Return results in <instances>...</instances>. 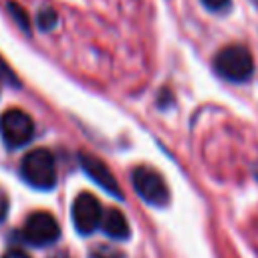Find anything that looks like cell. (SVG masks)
<instances>
[{"mask_svg": "<svg viewBox=\"0 0 258 258\" xmlns=\"http://www.w3.org/2000/svg\"><path fill=\"white\" fill-rule=\"evenodd\" d=\"M200 2L212 12H220V10H226L230 6V0H200Z\"/></svg>", "mask_w": 258, "mask_h": 258, "instance_id": "7c38bea8", "label": "cell"}, {"mask_svg": "<svg viewBox=\"0 0 258 258\" xmlns=\"http://www.w3.org/2000/svg\"><path fill=\"white\" fill-rule=\"evenodd\" d=\"M22 236L28 244L32 246H48L58 240L60 236V226L54 220L52 214L48 212H34L26 218Z\"/></svg>", "mask_w": 258, "mask_h": 258, "instance_id": "5b68a950", "label": "cell"}, {"mask_svg": "<svg viewBox=\"0 0 258 258\" xmlns=\"http://www.w3.org/2000/svg\"><path fill=\"white\" fill-rule=\"evenodd\" d=\"M6 214H8V200H6L4 191L0 189V222H4Z\"/></svg>", "mask_w": 258, "mask_h": 258, "instance_id": "5bb4252c", "label": "cell"}, {"mask_svg": "<svg viewBox=\"0 0 258 258\" xmlns=\"http://www.w3.org/2000/svg\"><path fill=\"white\" fill-rule=\"evenodd\" d=\"M34 135V123L22 109H8L0 117V137L6 147L16 149L26 145Z\"/></svg>", "mask_w": 258, "mask_h": 258, "instance_id": "3957f363", "label": "cell"}, {"mask_svg": "<svg viewBox=\"0 0 258 258\" xmlns=\"http://www.w3.org/2000/svg\"><path fill=\"white\" fill-rule=\"evenodd\" d=\"M36 24L40 30H52L56 26V12L52 8H42L36 16Z\"/></svg>", "mask_w": 258, "mask_h": 258, "instance_id": "9c48e42d", "label": "cell"}, {"mask_svg": "<svg viewBox=\"0 0 258 258\" xmlns=\"http://www.w3.org/2000/svg\"><path fill=\"white\" fill-rule=\"evenodd\" d=\"M8 10H10L12 18L18 22V26H20L24 32H30V22H28V16H26L24 8H20L16 2H10V4H8Z\"/></svg>", "mask_w": 258, "mask_h": 258, "instance_id": "30bf717a", "label": "cell"}, {"mask_svg": "<svg viewBox=\"0 0 258 258\" xmlns=\"http://www.w3.org/2000/svg\"><path fill=\"white\" fill-rule=\"evenodd\" d=\"M2 258H30L26 252H22V250H18V248H14V250H8V252H4L2 254Z\"/></svg>", "mask_w": 258, "mask_h": 258, "instance_id": "9a60e30c", "label": "cell"}, {"mask_svg": "<svg viewBox=\"0 0 258 258\" xmlns=\"http://www.w3.org/2000/svg\"><path fill=\"white\" fill-rule=\"evenodd\" d=\"M254 173H256V177H258V165H256V169H254Z\"/></svg>", "mask_w": 258, "mask_h": 258, "instance_id": "e0dca14e", "label": "cell"}, {"mask_svg": "<svg viewBox=\"0 0 258 258\" xmlns=\"http://www.w3.org/2000/svg\"><path fill=\"white\" fill-rule=\"evenodd\" d=\"M131 181H133L135 191H137L147 204L157 206V208L167 206V202H169V189H167L163 177H161L157 171H153L151 167L139 165V167L133 169Z\"/></svg>", "mask_w": 258, "mask_h": 258, "instance_id": "277c9868", "label": "cell"}, {"mask_svg": "<svg viewBox=\"0 0 258 258\" xmlns=\"http://www.w3.org/2000/svg\"><path fill=\"white\" fill-rule=\"evenodd\" d=\"M214 69L226 81L244 83L254 73V58H252V54H250V50L246 46H242V44H230V46H224L216 54Z\"/></svg>", "mask_w": 258, "mask_h": 258, "instance_id": "6da1fadb", "label": "cell"}, {"mask_svg": "<svg viewBox=\"0 0 258 258\" xmlns=\"http://www.w3.org/2000/svg\"><path fill=\"white\" fill-rule=\"evenodd\" d=\"M22 179L36 189H52L56 185V165L48 149H30L20 163Z\"/></svg>", "mask_w": 258, "mask_h": 258, "instance_id": "7a4b0ae2", "label": "cell"}, {"mask_svg": "<svg viewBox=\"0 0 258 258\" xmlns=\"http://www.w3.org/2000/svg\"><path fill=\"white\" fill-rule=\"evenodd\" d=\"M91 258H123V254L111 250V248H99L91 254Z\"/></svg>", "mask_w": 258, "mask_h": 258, "instance_id": "4fadbf2b", "label": "cell"}, {"mask_svg": "<svg viewBox=\"0 0 258 258\" xmlns=\"http://www.w3.org/2000/svg\"><path fill=\"white\" fill-rule=\"evenodd\" d=\"M79 163H81V167L85 169V173H87L89 177H93V181H95L97 185H101L105 191H109V194L115 196V198H123V191H121V187H119L115 175L111 173V169H109L101 159H97V157L91 155V153H79Z\"/></svg>", "mask_w": 258, "mask_h": 258, "instance_id": "52a82bcc", "label": "cell"}, {"mask_svg": "<svg viewBox=\"0 0 258 258\" xmlns=\"http://www.w3.org/2000/svg\"><path fill=\"white\" fill-rule=\"evenodd\" d=\"M0 81H2V83H8V85H12V87H18V85H20L18 79H16V75H14V71L4 62L2 56H0Z\"/></svg>", "mask_w": 258, "mask_h": 258, "instance_id": "8fae6325", "label": "cell"}, {"mask_svg": "<svg viewBox=\"0 0 258 258\" xmlns=\"http://www.w3.org/2000/svg\"><path fill=\"white\" fill-rule=\"evenodd\" d=\"M71 216H73V224L79 234H91V232H95L97 226H101L103 208L93 194L83 191L75 198Z\"/></svg>", "mask_w": 258, "mask_h": 258, "instance_id": "8992f818", "label": "cell"}, {"mask_svg": "<svg viewBox=\"0 0 258 258\" xmlns=\"http://www.w3.org/2000/svg\"><path fill=\"white\" fill-rule=\"evenodd\" d=\"M101 228L103 232L113 238V240H125L129 238V222L125 214L117 208H107L103 218H101Z\"/></svg>", "mask_w": 258, "mask_h": 258, "instance_id": "ba28073f", "label": "cell"}, {"mask_svg": "<svg viewBox=\"0 0 258 258\" xmlns=\"http://www.w3.org/2000/svg\"><path fill=\"white\" fill-rule=\"evenodd\" d=\"M52 258H67L64 254H58V256H52Z\"/></svg>", "mask_w": 258, "mask_h": 258, "instance_id": "2e32d148", "label": "cell"}]
</instances>
